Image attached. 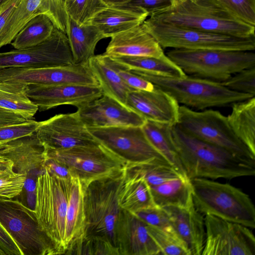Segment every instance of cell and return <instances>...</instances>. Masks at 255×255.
Returning <instances> with one entry per match:
<instances>
[{
    "mask_svg": "<svg viewBox=\"0 0 255 255\" xmlns=\"http://www.w3.org/2000/svg\"><path fill=\"white\" fill-rule=\"evenodd\" d=\"M171 132L181 164L189 179L231 180L255 175V161L200 140L182 130L177 125L172 127Z\"/></svg>",
    "mask_w": 255,
    "mask_h": 255,
    "instance_id": "6da1fadb",
    "label": "cell"
},
{
    "mask_svg": "<svg viewBox=\"0 0 255 255\" xmlns=\"http://www.w3.org/2000/svg\"><path fill=\"white\" fill-rule=\"evenodd\" d=\"M149 17L177 26L240 37L254 36L255 26L234 16L216 0H176Z\"/></svg>",
    "mask_w": 255,
    "mask_h": 255,
    "instance_id": "7a4b0ae2",
    "label": "cell"
},
{
    "mask_svg": "<svg viewBox=\"0 0 255 255\" xmlns=\"http://www.w3.org/2000/svg\"><path fill=\"white\" fill-rule=\"evenodd\" d=\"M129 71L169 93L179 104L200 111L223 107L255 97L233 91L220 82L191 75L172 77L142 70Z\"/></svg>",
    "mask_w": 255,
    "mask_h": 255,
    "instance_id": "3957f363",
    "label": "cell"
},
{
    "mask_svg": "<svg viewBox=\"0 0 255 255\" xmlns=\"http://www.w3.org/2000/svg\"><path fill=\"white\" fill-rule=\"evenodd\" d=\"M190 181L194 205L203 215H211L255 229V208L248 194L212 179L195 178Z\"/></svg>",
    "mask_w": 255,
    "mask_h": 255,
    "instance_id": "277c9868",
    "label": "cell"
},
{
    "mask_svg": "<svg viewBox=\"0 0 255 255\" xmlns=\"http://www.w3.org/2000/svg\"><path fill=\"white\" fill-rule=\"evenodd\" d=\"M166 55L185 74L220 83L255 67L254 51L172 49Z\"/></svg>",
    "mask_w": 255,
    "mask_h": 255,
    "instance_id": "5b68a950",
    "label": "cell"
},
{
    "mask_svg": "<svg viewBox=\"0 0 255 255\" xmlns=\"http://www.w3.org/2000/svg\"><path fill=\"white\" fill-rule=\"evenodd\" d=\"M74 178H59L45 169L36 180V217L60 254H65L66 251V216Z\"/></svg>",
    "mask_w": 255,
    "mask_h": 255,
    "instance_id": "8992f818",
    "label": "cell"
},
{
    "mask_svg": "<svg viewBox=\"0 0 255 255\" xmlns=\"http://www.w3.org/2000/svg\"><path fill=\"white\" fill-rule=\"evenodd\" d=\"M125 178V169L83 186L85 224L83 235L103 237L116 246L115 229L122 210L119 197Z\"/></svg>",
    "mask_w": 255,
    "mask_h": 255,
    "instance_id": "52a82bcc",
    "label": "cell"
},
{
    "mask_svg": "<svg viewBox=\"0 0 255 255\" xmlns=\"http://www.w3.org/2000/svg\"><path fill=\"white\" fill-rule=\"evenodd\" d=\"M142 24L162 48L254 51L255 36L240 37L182 27L147 18Z\"/></svg>",
    "mask_w": 255,
    "mask_h": 255,
    "instance_id": "ba28073f",
    "label": "cell"
},
{
    "mask_svg": "<svg viewBox=\"0 0 255 255\" xmlns=\"http://www.w3.org/2000/svg\"><path fill=\"white\" fill-rule=\"evenodd\" d=\"M0 224L22 255L60 254L40 227L34 211L18 200L0 197Z\"/></svg>",
    "mask_w": 255,
    "mask_h": 255,
    "instance_id": "9c48e42d",
    "label": "cell"
},
{
    "mask_svg": "<svg viewBox=\"0 0 255 255\" xmlns=\"http://www.w3.org/2000/svg\"><path fill=\"white\" fill-rule=\"evenodd\" d=\"M44 149L46 158L66 166L84 187L124 170L127 164L100 143L65 149Z\"/></svg>",
    "mask_w": 255,
    "mask_h": 255,
    "instance_id": "30bf717a",
    "label": "cell"
},
{
    "mask_svg": "<svg viewBox=\"0 0 255 255\" xmlns=\"http://www.w3.org/2000/svg\"><path fill=\"white\" fill-rule=\"evenodd\" d=\"M182 130L206 142L224 148L247 160L255 161V155L238 138L227 118L218 111H195L180 106L178 123Z\"/></svg>",
    "mask_w": 255,
    "mask_h": 255,
    "instance_id": "8fae6325",
    "label": "cell"
},
{
    "mask_svg": "<svg viewBox=\"0 0 255 255\" xmlns=\"http://www.w3.org/2000/svg\"><path fill=\"white\" fill-rule=\"evenodd\" d=\"M87 128L100 144L123 159L127 165L139 164L154 160L168 161L149 142L141 127Z\"/></svg>",
    "mask_w": 255,
    "mask_h": 255,
    "instance_id": "7c38bea8",
    "label": "cell"
},
{
    "mask_svg": "<svg viewBox=\"0 0 255 255\" xmlns=\"http://www.w3.org/2000/svg\"><path fill=\"white\" fill-rule=\"evenodd\" d=\"M73 64L68 37L55 27L50 37L38 45L0 53V69L11 67H51Z\"/></svg>",
    "mask_w": 255,
    "mask_h": 255,
    "instance_id": "4fadbf2b",
    "label": "cell"
},
{
    "mask_svg": "<svg viewBox=\"0 0 255 255\" xmlns=\"http://www.w3.org/2000/svg\"><path fill=\"white\" fill-rule=\"evenodd\" d=\"M206 238L202 255H255L251 229L211 215L204 217Z\"/></svg>",
    "mask_w": 255,
    "mask_h": 255,
    "instance_id": "5bb4252c",
    "label": "cell"
},
{
    "mask_svg": "<svg viewBox=\"0 0 255 255\" xmlns=\"http://www.w3.org/2000/svg\"><path fill=\"white\" fill-rule=\"evenodd\" d=\"M0 154L10 159L13 170L26 176L24 188L28 207L34 210L36 184L38 177L44 171V147L36 132L31 135L7 142L0 149Z\"/></svg>",
    "mask_w": 255,
    "mask_h": 255,
    "instance_id": "9a60e30c",
    "label": "cell"
},
{
    "mask_svg": "<svg viewBox=\"0 0 255 255\" xmlns=\"http://www.w3.org/2000/svg\"><path fill=\"white\" fill-rule=\"evenodd\" d=\"M36 134L46 149H65L100 144L90 132L77 111L56 115L40 122Z\"/></svg>",
    "mask_w": 255,
    "mask_h": 255,
    "instance_id": "2e32d148",
    "label": "cell"
},
{
    "mask_svg": "<svg viewBox=\"0 0 255 255\" xmlns=\"http://www.w3.org/2000/svg\"><path fill=\"white\" fill-rule=\"evenodd\" d=\"M11 82L25 85L74 84L100 86L88 62L51 67H13Z\"/></svg>",
    "mask_w": 255,
    "mask_h": 255,
    "instance_id": "e0dca14e",
    "label": "cell"
},
{
    "mask_svg": "<svg viewBox=\"0 0 255 255\" xmlns=\"http://www.w3.org/2000/svg\"><path fill=\"white\" fill-rule=\"evenodd\" d=\"M27 97L44 111L63 105L79 108L103 95L100 86L74 84L27 85Z\"/></svg>",
    "mask_w": 255,
    "mask_h": 255,
    "instance_id": "ac0fdd59",
    "label": "cell"
},
{
    "mask_svg": "<svg viewBox=\"0 0 255 255\" xmlns=\"http://www.w3.org/2000/svg\"><path fill=\"white\" fill-rule=\"evenodd\" d=\"M77 112L87 128L141 127L146 121L138 114L105 95L78 108Z\"/></svg>",
    "mask_w": 255,
    "mask_h": 255,
    "instance_id": "d6986e66",
    "label": "cell"
},
{
    "mask_svg": "<svg viewBox=\"0 0 255 255\" xmlns=\"http://www.w3.org/2000/svg\"><path fill=\"white\" fill-rule=\"evenodd\" d=\"M126 105L146 120L172 126L178 123L179 103L169 93L156 86L151 91L134 90L129 92Z\"/></svg>",
    "mask_w": 255,
    "mask_h": 255,
    "instance_id": "ffe728a7",
    "label": "cell"
},
{
    "mask_svg": "<svg viewBox=\"0 0 255 255\" xmlns=\"http://www.w3.org/2000/svg\"><path fill=\"white\" fill-rule=\"evenodd\" d=\"M115 240L119 255H162L148 233L146 224L122 209L115 226Z\"/></svg>",
    "mask_w": 255,
    "mask_h": 255,
    "instance_id": "44dd1931",
    "label": "cell"
},
{
    "mask_svg": "<svg viewBox=\"0 0 255 255\" xmlns=\"http://www.w3.org/2000/svg\"><path fill=\"white\" fill-rule=\"evenodd\" d=\"M169 216L173 229L183 241L191 255H202L206 231L204 215L193 204L186 207H162Z\"/></svg>",
    "mask_w": 255,
    "mask_h": 255,
    "instance_id": "7402d4cb",
    "label": "cell"
},
{
    "mask_svg": "<svg viewBox=\"0 0 255 255\" xmlns=\"http://www.w3.org/2000/svg\"><path fill=\"white\" fill-rule=\"evenodd\" d=\"M111 38L104 54L109 56H149L166 55L156 40L142 24L117 34Z\"/></svg>",
    "mask_w": 255,
    "mask_h": 255,
    "instance_id": "603a6c76",
    "label": "cell"
},
{
    "mask_svg": "<svg viewBox=\"0 0 255 255\" xmlns=\"http://www.w3.org/2000/svg\"><path fill=\"white\" fill-rule=\"evenodd\" d=\"M148 16L149 13L141 8L123 4L108 6L95 15L89 23L108 38L142 24Z\"/></svg>",
    "mask_w": 255,
    "mask_h": 255,
    "instance_id": "cb8c5ba5",
    "label": "cell"
},
{
    "mask_svg": "<svg viewBox=\"0 0 255 255\" xmlns=\"http://www.w3.org/2000/svg\"><path fill=\"white\" fill-rule=\"evenodd\" d=\"M74 64L88 62L94 56L97 43L105 37L95 25L91 23L79 24L69 15L67 31Z\"/></svg>",
    "mask_w": 255,
    "mask_h": 255,
    "instance_id": "d4e9b609",
    "label": "cell"
},
{
    "mask_svg": "<svg viewBox=\"0 0 255 255\" xmlns=\"http://www.w3.org/2000/svg\"><path fill=\"white\" fill-rule=\"evenodd\" d=\"M88 64L98 81L103 95L127 107L128 94L135 89L128 86L115 71L109 57L104 54L94 55L89 60Z\"/></svg>",
    "mask_w": 255,
    "mask_h": 255,
    "instance_id": "484cf974",
    "label": "cell"
},
{
    "mask_svg": "<svg viewBox=\"0 0 255 255\" xmlns=\"http://www.w3.org/2000/svg\"><path fill=\"white\" fill-rule=\"evenodd\" d=\"M227 117L238 138L255 155V98L234 103Z\"/></svg>",
    "mask_w": 255,
    "mask_h": 255,
    "instance_id": "4316f807",
    "label": "cell"
},
{
    "mask_svg": "<svg viewBox=\"0 0 255 255\" xmlns=\"http://www.w3.org/2000/svg\"><path fill=\"white\" fill-rule=\"evenodd\" d=\"M119 204L121 209L131 213L156 206L146 181L141 177L126 173L119 194Z\"/></svg>",
    "mask_w": 255,
    "mask_h": 255,
    "instance_id": "83f0119b",
    "label": "cell"
},
{
    "mask_svg": "<svg viewBox=\"0 0 255 255\" xmlns=\"http://www.w3.org/2000/svg\"><path fill=\"white\" fill-rule=\"evenodd\" d=\"M150 187L154 202L159 207H186L193 204L191 183L186 176Z\"/></svg>",
    "mask_w": 255,
    "mask_h": 255,
    "instance_id": "f1b7e54d",
    "label": "cell"
},
{
    "mask_svg": "<svg viewBox=\"0 0 255 255\" xmlns=\"http://www.w3.org/2000/svg\"><path fill=\"white\" fill-rule=\"evenodd\" d=\"M85 224L84 186L79 179L75 178L73 182L66 216V250L69 246L83 236Z\"/></svg>",
    "mask_w": 255,
    "mask_h": 255,
    "instance_id": "f546056e",
    "label": "cell"
},
{
    "mask_svg": "<svg viewBox=\"0 0 255 255\" xmlns=\"http://www.w3.org/2000/svg\"><path fill=\"white\" fill-rule=\"evenodd\" d=\"M172 126L146 120L141 127L151 145L180 173L186 175L174 145Z\"/></svg>",
    "mask_w": 255,
    "mask_h": 255,
    "instance_id": "4dcf8cb0",
    "label": "cell"
},
{
    "mask_svg": "<svg viewBox=\"0 0 255 255\" xmlns=\"http://www.w3.org/2000/svg\"><path fill=\"white\" fill-rule=\"evenodd\" d=\"M109 57L115 62L128 70H142L172 77H181L186 75L166 55L160 58L127 56Z\"/></svg>",
    "mask_w": 255,
    "mask_h": 255,
    "instance_id": "1f68e13d",
    "label": "cell"
},
{
    "mask_svg": "<svg viewBox=\"0 0 255 255\" xmlns=\"http://www.w3.org/2000/svg\"><path fill=\"white\" fill-rule=\"evenodd\" d=\"M27 85L0 82V108L18 113L27 119L32 120L38 111V107L27 96Z\"/></svg>",
    "mask_w": 255,
    "mask_h": 255,
    "instance_id": "d6a6232c",
    "label": "cell"
},
{
    "mask_svg": "<svg viewBox=\"0 0 255 255\" xmlns=\"http://www.w3.org/2000/svg\"><path fill=\"white\" fill-rule=\"evenodd\" d=\"M125 173L127 175L142 177L150 186H156L166 181L186 176L180 173L169 162L162 160H154L139 164L127 165Z\"/></svg>",
    "mask_w": 255,
    "mask_h": 255,
    "instance_id": "836d02e7",
    "label": "cell"
},
{
    "mask_svg": "<svg viewBox=\"0 0 255 255\" xmlns=\"http://www.w3.org/2000/svg\"><path fill=\"white\" fill-rule=\"evenodd\" d=\"M54 27L47 15H37L18 32L11 44L15 49L19 50L38 45L50 37Z\"/></svg>",
    "mask_w": 255,
    "mask_h": 255,
    "instance_id": "e575fe53",
    "label": "cell"
},
{
    "mask_svg": "<svg viewBox=\"0 0 255 255\" xmlns=\"http://www.w3.org/2000/svg\"><path fill=\"white\" fill-rule=\"evenodd\" d=\"M66 255H119L108 239L95 235H83L67 248Z\"/></svg>",
    "mask_w": 255,
    "mask_h": 255,
    "instance_id": "d590c367",
    "label": "cell"
},
{
    "mask_svg": "<svg viewBox=\"0 0 255 255\" xmlns=\"http://www.w3.org/2000/svg\"><path fill=\"white\" fill-rule=\"evenodd\" d=\"M147 231L162 255H191L187 246L173 228H159L146 224Z\"/></svg>",
    "mask_w": 255,
    "mask_h": 255,
    "instance_id": "8d00e7d4",
    "label": "cell"
},
{
    "mask_svg": "<svg viewBox=\"0 0 255 255\" xmlns=\"http://www.w3.org/2000/svg\"><path fill=\"white\" fill-rule=\"evenodd\" d=\"M108 6L103 0H66L65 1L68 15L80 25L89 23L95 15Z\"/></svg>",
    "mask_w": 255,
    "mask_h": 255,
    "instance_id": "74e56055",
    "label": "cell"
},
{
    "mask_svg": "<svg viewBox=\"0 0 255 255\" xmlns=\"http://www.w3.org/2000/svg\"><path fill=\"white\" fill-rule=\"evenodd\" d=\"M221 83L233 91L255 96V67L241 70Z\"/></svg>",
    "mask_w": 255,
    "mask_h": 255,
    "instance_id": "f35d334b",
    "label": "cell"
},
{
    "mask_svg": "<svg viewBox=\"0 0 255 255\" xmlns=\"http://www.w3.org/2000/svg\"><path fill=\"white\" fill-rule=\"evenodd\" d=\"M242 21L255 26V0H216Z\"/></svg>",
    "mask_w": 255,
    "mask_h": 255,
    "instance_id": "ab89813d",
    "label": "cell"
},
{
    "mask_svg": "<svg viewBox=\"0 0 255 255\" xmlns=\"http://www.w3.org/2000/svg\"><path fill=\"white\" fill-rule=\"evenodd\" d=\"M26 176L15 171L0 176V197L13 199L22 192Z\"/></svg>",
    "mask_w": 255,
    "mask_h": 255,
    "instance_id": "60d3db41",
    "label": "cell"
},
{
    "mask_svg": "<svg viewBox=\"0 0 255 255\" xmlns=\"http://www.w3.org/2000/svg\"><path fill=\"white\" fill-rule=\"evenodd\" d=\"M40 122L32 120L26 122L0 127V142H8L35 132Z\"/></svg>",
    "mask_w": 255,
    "mask_h": 255,
    "instance_id": "b9f144b4",
    "label": "cell"
},
{
    "mask_svg": "<svg viewBox=\"0 0 255 255\" xmlns=\"http://www.w3.org/2000/svg\"><path fill=\"white\" fill-rule=\"evenodd\" d=\"M133 214L147 225L162 229L171 227L169 216L162 208L156 206Z\"/></svg>",
    "mask_w": 255,
    "mask_h": 255,
    "instance_id": "7bdbcfd3",
    "label": "cell"
},
{
    "mask_svg": "<svg viewBox=\"0 0 255 255\" xmlns=\"http://www.w3.org/2000/svg\"><path fill=\"white\" fill-rule=\"evenodd\" d=\"M109 58L114 69L129 87L135 90L148 91H152L154 89L155 86L153 84L118 64L110 57Z\"/></svg>",
    "mask_w": 255,
    "mask_h": 255,
    "instance_id": "ee69618b",
    "label": "cell"
},
{
    "mask_svg": "<svg viewBox=\"0 0 255 255\" xmlns=\"http://www.w3.org/2000/svg\"><path fill=\"white\" fill-rule=\"evenodd\" d=\"M171 3L172 0H130L126 4L141 8L146 11L149 15L169 7Z\"/></svg>",
    "mask_w": 255,
    "mask_h": 255,
    "instance_id": "f6af8a7d",
    "label": "cell"
},
{
    "mask_svg": "<svg viewBox=\"0 0 255 255\" xmlns=\"http://www.w3.org/2000/svg\"><path fill=\"white\" fill-rule=\"evenodd\" d=\"M0 248L6 255H22L15 242L0 224Z\"/></svg>",
    "mask_w": 255,
    "mask_h": 255,
    "instance_id": "bcb514c9",
    "label": "cell"
},
{
    "mask_svg": "<svg viewBox=\"0 0 255 255\" xmlns=\"http://www.w3.org/2000/svg\"><path fill=\"white\" fill-rule=\"evenodd\" d=\"M44 168L50 173L59 178L65 179L75 178L66 166L53 159L46 157Z\"/></svg>",
    "mask_w": 255,
    "mask_h": 255,
    "instance_id": "7dc6e473",
    "label": "cell"
},
{
    "mask_svg": "<svg viewBox=\"0 0 255 255\" xmlns=\"http://www.w3.org/2000/svg\"><path fill=\"white\" fill-rule=\"evenodd\" d=\"M29 120L15 112L0 108V127L17 125Z\"/></svg>",
    "mask_w": 255,
    "mask_h": 255,
    "instance_id": "c3c4849f",
    "label": "cell"
},
{
    "mask_svg": "<svg viewBox=\"0 0 255 255\" xmlns=\"http://www.w3.org/2000/svg\"><path fill=\"white\" fill-rule=\"evenodd\" d=\"M20 0H8L0 8V37L8 17Z\"/></svg>",
    "mask_w": 255,
    "mask_h": 255,
    "instance_id": "681fc988",
    "label": "cell"
},
{
    "mask_svg": "<svg viewBox=\"0 0 255 255\" xmlns=\"http://www.w3.org/2000/svg\"><path fill=\"white\" fill-rule=\"evenodd\" d=\"M14 171L13 162L4 155L0 154V176Z\"/></svg>",
    "mask_w": 255,
    "mask_h": 255,
    "instance_id": "f907efd6",
    "label": "cell"
},
{
    "mask_svg": "<svg viewBox=\"0 0 255 255\" xmlns=\"http://www.w3.org/2000/svg\"><path fill=\"white\" fill-rule=\"evenodd\" d=\"M108 6L126 4L130 0H103Z\"/></svg>",
    "mask_w": 255,
    "mask_h": 255,
    "instance_id": "816d5d0a",
    "label": "cell"
},
{
    "mask_svg": "<svg viewBox=\"0 0 255 255\" xmlns=\"http://www.w3.org/2000/svg\"><path fill=\"white\" fill-rule=\"evenodd\" d=\"M7 142H0V149L2 148Z\"/></svg>",
    "mask_w": 255,
    "mask_h": 255,
    "instance_id": "f5cc1de1",
    "label": "cell"
},
{
    "mask_svg": "<svg viewBox=\"0 0 255 255\" xmlns=\"http://www.w3.org/2000/svg\"><path fill=\"white\" fill-rule=\"evenodd\" d=\"M8 0H0V6Z\"/></svg>",
    "mask_w": 255,
    "mask_h": 255,
    "instance_id": "db71d44e",
    "label": "cell"
},
{
    "mask_svg": "<svg viewBox=\"0 0 255 255\" xmlns=\"http://www.w3.org/2000/svg\"><path fill=\"white\" fill-rule=\"evenodd\" d=\"M1 252H2L1 249L0 248V254H1Z\"/></svg>",
    "mask_w": 255,
    "mask_h": 255,
    "instance_id": "11a10c76",
    "label": "cell"
},
{
    "mask_svg": "<svg viewBox=\"0 0 255 255\" xmlns=\"http://www.w3.org/2000/svg\"><path fill=\"white\" fill-rule=\"evenodd\" d=\"M175 0H172V3L174 1H175ZM171 4H172V3H171Z\"/></svg>",
    "mask_w": 255,
    "mask_h": 255,
    "instance_id": "9f6ffc18",
    "label": "cell"
},
{
    "mask_svg": "<svg viewBox=\"0 0 255 255\" xmlns=\"http://www.w3.org/2000/svg\"></svg>",
    "mask_w": 255,
    "mask_h": 255,
    "instance_id": "6f0895ef",
    "label": "cell"
}]
</instances>
